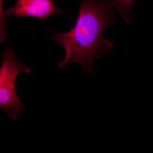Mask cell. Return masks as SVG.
Here are the masks:
<instances>
[{"instance_id": "5b68a950", "label": "cell", "mask_w": 153, "mask_h": 153, "mask_svg": "<svg viewBox=\"0 0 153 153\" xmlns=\"http://www.w3.org/2000/svg\"><path fill=\"white\" fill-rule=\"evenodd\" d=\"M7 27L5 24V15L3 7V0H0V42L4 43L7 37Z\"/></svg>"}, {"instance_id": "6da1fadb", "label": "cell", "mask_w": 153, "mask_h": 153, "mask_svg": "<svg viewBox=\"0 0 153 153\" xmlns=\"http://www.w3.org/2000/svg\"><path fill=\"white\" fill-rule=\"evenodd\" d=\"M114 10L112 0H82L73 28L66 33L53 31L50 37L66 52L57 68L78 62L84 73L90 75L94 73L93 58H101L105 52L113 51V44L105 38L104 32L115 22Z\"/></svg>"}, {"instance_id": "277c9868", "label": "cell", "mask_w": 153, "mask_h": 153, "mask_svg": "<svg viewBox=\"0 0 153 153\" xmlns=\"http://www.w3.org/2000/svg\"><path fill=\"white\" fill-rule=\"evenodd\" d=\"M114 10L121 15L125 22L131 23V10L135 0H112Z\"/></svg>"}, {"instance_id": "7a4b0ae2", "label": "cell", "mask_w": 153, "mask_h": 153, "mask_svg": "<svg viewBox=\"0 0 153 153\" xmlns=\"http://www.w3.org/2000/svg\"><path fill=\"white\" fill-rule=\"evenodd\" d=\"M21 72L31 74L32 71L17 59L13 49L7 47L2 55L0 68V109L14 120L19 118L25 108L17 95L16 88V80Z\"/></svg>"}, {"instance_id": "3957f363", "label": "cell", "mask_w": 153, "mask_h": 153, "mask_svg": "<svg viewBox=\"0 0 153 153\" xmlns=\"http://www.w3.org/2000/svg\"><path fill=\"white\" fill-rule=\"evenodd\" d=\"M5 16L19 18H35L46 20L55 14H63L55 5L53 0H17L13 7L4 11Z\"/></svg>"}]
</instances>
